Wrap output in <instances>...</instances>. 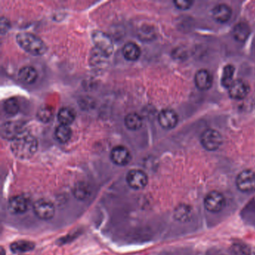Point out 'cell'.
<instances>
[{"label":"cell","mask_w":255,"mask_h":255,"mask_svg":"<svg viewBox=\"0 0 255 255\" xmlns=\"http://www.w3.org/2000/svg\"><path fill=\"white\" fill-rule=\"evenodd\" d=\"M38 139L31 134L23 133L12 141L11 150L13 154L20 159H28L38 150Z\"/></svg>","instance_id":"1"},{"label":"cell","mask_w":255,"mask_h":255,"mask_svg":"<svg viewBox=\"0 0 255 255\" xmlns=\"http://www.w3.org/2000/svg\"><path fill=\"white\" fill-rule=\"evenodd\" d=\"M17 44L32 56H42L47 51V46L40 37L30 32H20L16 36Z\"/></svg>","instance_id":"2"},{"label":"cell","mask_w":255,"mask_h":255,"mask_svg":"<svg viewBox=\"0 0 255 255\" xmlns=\"http://www.w3.org/2000/svg\"><path fill=\"white\" fill-rule=\"evenodd\" d=\"M92 41L97 50L101 52L104 56L108 58L114 51V44L113 40L105 32L95 30L92 34Z\"/></svg>","instance_id":"3"},{"label":"cell","mask_w":255,"mask_h":255,"mask_svg":"<svg viewBox=\"0 0 255 255\" xmlns=\"http://www.w3.org/2000/svg\"><path fill=\"white\" fill-rule=\"evenodd\" d=\"M236 185L240 192L251 193L255 191V173L252 170H244L237 175Z\"/></svg>","instance_id":"4"},{"label":"cell","mask_w":255,"mask_h":255,"mask_svg":"<svg viewBox=\"0 0 255 255\" xmlns=\"http://www.w3.org/2000/svg\"><path fill=\"white\" fill-rule=\"evenodd\" d=\"M201 142L206 150L214 151L222 145L223 138L220 132L216 129H208L201 135Z\"/></svg>","instance_id":"5"},{"label":"cell","mask_w":255,"mask_h":255,"mask_svg":"<svg viewBox=\"0 0 255 255\" xmlns=\"http://www.w3.org/2000/svg\"><path fill=\"white\" fill-rule=\"evenodd\" d=\"M204 207L210 213H219L225 205V198L223 194L218 191H212L204 198Z\"/></svg>","instance_id":"6"},{"label":"cell","mask_w":255,"mask_h":255,"mask_svg":"<svg viewBox=\"0 0 255 255\" xmlns=\"http://www.w3.org/2000/svg\"><path fill=\"white\" fill-rule=\"evenodd\" d=\"M33 211L40 219L50 220L55 215L54 204L49 200L40 199L34 203Z\"/></svg>","instance_id":"7"},{"label":"cell","mask_w":255,"mask_h":255,"mask_svg":"<svg viewBox=\"0 0 255 255\" xmlns=\"http://www.w3.org/2000/svg\"><path fill=\"white\" fill-rule=\"evenodd\" d=\"M23 133V125L18 122H5L1 127V135L4 139L14 141Z\"/></svg>","instance_id":"8"},{"label":"cell","mask_w":255,"mask_h":255,"mask_svg":"<svg viewBox=\"0 0 255 255\" xmlns=\"http://www.w3.org/2000/svg\"><path fill=\"white\" fill-rule=\"evenodd\" d=\"M127 182L132 189H141L147 186L148 177L141 170L132 169L128 173Z\"/></svg>","instance_id":"9"},{"label":"cell","mask_w":255,"mask_h":255,"mask_svg":"<svg viewBox=\"0 0 255 255\" xmlns=\"http://www.w3.org/2000/svg\"><path fill=\"white\" fill-rule=\"evenodd\" d=\"M112 161L116 165L125 166L129 163L132 159L130 152L125 146L118 145L112 150L110 153Z\"/></svg>","instance_id":"10"},{"label":"cell","mask_w":255,"mask_h":255,"mask_svg":"<svg viewBox=\"0 0 255 255\" xmlns=\"http://www.w3.org/2000/svg\"><path fill=\"white\" fill-rule=\"evenodd\" d=\"M158 122L164 129H171L177 126L178 123V116L174 110L166 109L159 113Z\"/></svg>","instance_id":"11"},{"label":"cell","mask_w":255,"mask_h":255,"mask_svg":"<svg viewBox=\"0 0 255 255\" xmlns=\"http://www.w3.org/2000/svg\"><path fill=\"white\" fill-rule=\"evenodd\" d=\"M29 200L25 195H19L13 197L8 202V210L14 214H22L27 211Z\"/></svg>","instance_id":"12"},{"label":"cell","mask_w":255,"mask_h":255,"mask_svg":"<svg viewBox=\"0 0 255 255\" xmlns=\"http://www.w3.org/2000/svg\"><path fill=\"white\" fill-rule=\"evenodd\" d=\"M228 93L233 99H244L249 93V85L244 80H235L228 89Z\"/></svg>","instance_id":"13"},{"label":"cell","mask_w":255,"mask_h":255,"mask_svg":"<svg viewBox=\"0 0 255 255\" xmlns=\"http://www.w3.org/2000/svg\"><path fill=\"white\" fill-rule=\"evenodd\" d=\"M195 83L200 90H209L213 86V77L207 70L201 69L195 74Z\"/></svg>","instance_id":"14"},{"label":"cell","mask_w":255,"mask_h":255,"mask_svg":"<svg viewBox=\"0 0 255 255\" xmlns=\"http://www.w3.org/2000/svg\"><path fill=\"white\" fill-rule=\"evenodd\" d=\"M212 15L216 21L221 23H227L231 18L232 10L225 4H219L212 10Z\"/></svg>","instance_id":"15"},{"label":"cell","mask_w":255,"mask_h":255,"mask_svg":"<svg viewBox=\"0 0 255 255\" xmlns=\"http://www.w3.org/2000/svg\"><path fill=\"white\" fill-rule=\"evenodd\" d=\"M19 80L24 84H33L38 78V72L32 66H24L20 68L17 74Z\"/></svg>","instance_id":"16"},{"label":"cell","mask_w":255,"mask_h":255,"mask_svg":"<svg viewBox=\"0 0 255 255\" xmlns=\"http://www.w3.org/2000/svg\"><path fill=\"white\" fill-rule=\"evenodd\" d=\"M124 57L128 61H136L141 56V49L135 43L128 42L122 49Z\"/></svg>","instance_id":"17"},{"label":"cell","mask_w":255,"mask_h":255,"mask_svg":"<svg viewBox=\"0 0 255 255\" xmlns=\"http://www.w3.org/2000/svg\"><path fill=\"white\" fill-rule=\"evenodd\" d=\"M251 29L246 23H239L233 29V36L239 42H245L250 35Z\"/></svg>","instance_id":"18"},{"label":"cell","mask_w":255,"mask_h":255,"mask_svg":"<svg viewBox=\"0 0 255 255\" xmlns=\"http://www.w3.org/2000/svg\"><path fill=\"white\" fill-rule=\"evenodd\" d=\"M57 118L58 120L60 122V125L69 126L75 120L76 113L73 109L63 107L59 110Z\"/></svg>","instance_id":"19"},{"label":"cell","mask_w":255,"mask_h":255,"mask_svg":"<svg viewBox=\"0 0 255 255\" xmlns=\"http://www.w3.org/2000/svg\"><path fill=\"white\" fill-rule=\"evenodd\" d=\"M55 138L62 144L68 142L72 135V129L69 126L60 125L55 129Z\"/></svg>","instance_id":"20"},{"label":"cell","mask_w":255,"mask_h":255,"mask_svg":"<svg viewBox=\"0 0 255 255\" xmlns=\"http://www.w3.org/2000/svg\"><path fill=\"white\" fill-rule=\"evenodd\" d=\"M125 124L129 130H138L142 126V119L136 113H129L125 117Z\"/></svg>","instance_id":"21"},{"label":"cell","mask_w":255,"mask_h":255,"mask_svg":"<svg viewBox=\"0 0 255 255\" xmlns=\"http://www.w3.org/2000/svg\"><path fill=\"white\" fill-rule=\"evenodd\" d=\"M234 71H235V68L234 65H228L224 68L223 72L222 75V85L224 87L229 89L230 86L234 83Z\"/></svg>","instance_id":"22"},{"label":"cell","mask_w":255,"mask_h":255,"mask_svg":"<svg viewBox=\"0 0 255 255\" xmlns=\"http://www.w3.org/2000/svg\"><path fill=\"white\" fill-rule=\"evenodd\" d=\"M54 111L53 108L47 105H43L37 111L36 116L40 122L48 123L53 119Z\"/></svg>","instance_id":"23"},{"label":"cell","mask_w":255,"mask_h":255,"mask_svg":"<svg viewBox=\"0 0 255 255\" xmlns=\"http://www.w3.org/2000/svg\"><path fill=\"white\" fill-rule=\"evenodd\" d=\"M3 110L8 116H15L20 111L18 101L15 98L5 100L3 103Z\"/></svg>","instance_id":"24"},{"label":"cell","mask_w":255,"mask_h":255,"mask_svg":"<svg viewBox=\"0 0 255 255\" xmlns=\"http://www.w3.org/2000/svg\"><path fill=\"white\" fill-rule=\"evenodd\" d=\"M35 247V244L32 242L20 240V241L14 242L11 245V249L14 253H23V252H29L32 250Z\"/></svg>","instance_id":"25"},{"label":"cell","mask_w":255,"mask_h":255,"mask_svg":"<svg viewBox=\"0 0 255 255\" xmlns=\"http://www.w3.org/2000/svg\"><path fill=\"white\" fill-rule=\"evenodd\" d=\"M74 195L80 200H84L90 195V189L86 184H79L74 188Z\"/></svg>","instance_id":"26"},{"label":"cell","mask_w":255,"mask_h":255,"mask_svg":"<svg viewBox=\"0 0 255 255\" xmlns=\"http://www.w3.org/2000/svg\"><path fill=\"white\" fill-rule=\"evenodd\" d=\"M189 208L186 206H180L176 209L174 216L176 219L180 221H184L186 218L189 217Z\"/></svg>","instance_id":"27"},{"label":"cell","mask_w":255,"mask_h":255,"mask_svg":"<svg viewBox=\"0 0 255 255\" xmlns=\"http://www.w3.org/2000/svg\"><path fill=\"white\" fill-rule=\"evenodd\" d=\"M174 3L179 9L187 10L191 8L193 2L192 1H186V0H177V1H174Z\"/></svg>","instance_id":"28"}]
</instances>
